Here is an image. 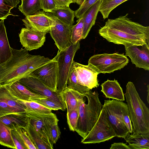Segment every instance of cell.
<instances>
[{"label":"cell","instance_id":"cell-23","mask_svg":"<svg viewBox=\"0 0 149 149\" xmlns=\"http://www.w3.org/2000/svg\"><path fill=\"white\" fill-rule=\"evenodd\" d=\"M26 131L36 149H52L53 146L47 142L30 124L25 127Z\"/></svg>","mask_w":149,"mask_h":149},{"label":"cell","instance_id":"cell-11","mask_svg":"<svg viewBox=\"0 0 149 149\" xmlns=\"http://www.w3.org/2000/svg\"><path fill=\"white\" fill-rule=\"evenodd\" d=\"M32 92L46 97L61 105L65 110L66 106L61 94L53 91L37 78L31 75L18 81Z\"/></svg>","mask_w":149,"mask_h":149},{"label":"cell","instance_id":"cell-12","mask_svg":"<svg viewBox=\"0 0 149 149\" xmlns=\"http://www.w3.org/2000/svg\"><path fill=\"white\" fill-rule=\"evenodd\" d=\"M24 112L28 117L29 123L36 129L47 142L51 145L48 138V133L50 127L59 121L56 114L52 112L43 114Z\"/></svg>","mask_w":149,"mask_h":149},{"label":"cell","instance_id":"cell-29","mask_svg":"<svg viewBox=\"0 0 149 149\" xmlns=\"http://www.w3.org/2000/svg\"><path fill=\"white\" fill-rule=\"evenodd\" d=\"M128 0H102L99 12L104 19L108 18L110 13L121 3Z\"/></svg>","mask_w":149,"mask_h":149},{"label":"cell","instance_id":"cell-19","mask_svg":"<svg viewBox=\"0 0 149 149\" xmlns=\"http://www.w3.org/2000/svg\"><path fill=\"white\" fill-rule=\"evenodd\" d=\"M102 1L97 2L85 12L82 17L84 24L82 39L86 37L92 27L95 25Z\"/></svg>","mask_w":149,"mask_h":149},{"label":"cell","instance_id":"cell-26","mask_svg":"<svg viewBox=\"0 0 149 149\" xmlns=\"http://www.w3.org/2000/svg\"><path fill=\"white\" fill-rule=\"evenodd\" d=\"M0 100L20 111H25L24 106L19 99L11 95L5 86H0Z\"/></svg>","mask_w":149,"mask_h":149},{"label":"cell","instance_id":"cell-7","mask_svg":"<svg viewBox=\"0 0 149 149\" xmlns=\"http://www.w3.org/2000/svg\"><path fill=\"white\" fill-rule=\"evenodd\" d=\"M123 101L113 99L112 100H105L102 107L116 137L125 139L130 134L123 119Z\"/></svg>","mask_w":149,"mask_h":149},{"label":"cell","instance_id":"cell-41","mask_svg":"<svg viewBox=\"0 0 149 149\" xmlns=\"http://www.w3.org/2000/svg\"><path fill=\"white\" fill-rule=\"evenodd\" d=\"M42 9L45 13H50L57 7L54 0H40Z\"/></svg>","mask_w":149,"mask_h":149},{"label":"cell","instance_id":"cell-46","mask_svg":"<svg viewBox=\"0 0 149 149\" xmlns=\"http://www.w3.org/2000/svg\"><path fill=\"white\" fill-rule=\"evenodd\" d=\"M84 0H76V3L80 5L83 3Z\"/></svg>","mask_w":149,"mask_h":149},{"label":"cell","instance_id":"cell-17","mask_svg":"<svg viewBox=\"0 0 149 149\" xmlns=\"http://www.w3.org/2000/svg\"><path fill=\"white\" fill-rule=\"evenodd\" d=\"M5 86L11 95L18 99L34 101L40 98H47L32 92L19 81Z\"/></svg>","mask_w":149,"mask_h":149},{"label":"cell","instance_id":"cell-21","mask_svg":"<svg viewBox=\"0 0 149 149\" xmlns=\"http://www.w3.org/2000/svg\"><path fill=\"white\" fill-rule=\"evenodd\" d=\"M4 20L0 21V64L8 60L12 54L11 47L8 40Z\"/></svg>","mask_w":149,"mask_h":149},{"label":"cell","instance_id":"cell-42","mask_svg":"<svg viewBox=\"0 0 149 149\" xmlns=\"http://www.w3.org/2000/svg\"><path fill=\"white\" fill-rule=\"evenodd\" d=\"M11 132L16 149H27L26 147L19 138L15 130L14 129H12Z\"/></svg>","mask_w":149,"mask_h":149},{"label":"cell","instance_id":"cell-18","mask_svg":"<svg viewBox=\"0 0 149 149\" xmlns=\"http://www.w3.org/2000/svg\"><path fill=\"white\" fill-rule=\"evenodd\" d=\"M101 86V91L106 97L119 101L125 100V95L123 89L117 80L108 79L102 83Z\"/></svg>","mask_w":149,"mask_h":149},{"label":"cell","instance_id":"cell-27","mask_svg":"<svg viewBox=\"0 0 149 149\" xmlns=\"http://www.w3.org/2000/svg\"><path fill=\"white\" fill-rule=\"evenodd\" d=\"M19 10L26 16L34 15L42 9L40 0H21Z\"/></svg>","mask_w":149,"mask_h":149},{"label":"cell","instance_id":"cell-32","mask_svg":"<svg viewBox=\"0 0 149 149\" xmlns=\"http://www.w3.org/2000/svg\"><path fill=\"white\" fill-rule=\"evenodd\" d=\"M19 0H0V19H5L9 15H14L10 10L16 8Z\"/></svg>","mask_w":149,"mask_h":149},{"label":"cell","instance_id":"cell-5","mask_svg":"<svg viewBox=\"0 0 149 149\" xmlns=\"http://www.w3.org/2000/svg\"><path fill=\"white\" fill-rule=\"evenodd\" d=\"M129 59L124 54L115 53L94 55L88 61V65L98 74L110 73L126 65Z\"/></svg>","mask_w":149,"mask_h":149},{"label":"cell","instance_id":"cell-25","mask_svg":"<svg viewBox=\"0 0 149 149\" xmlns=\"http://www.w3.org/2000/svg\"><path fill=\"white\" fill-rule=\"evenodd\" d=\"M124 139L128 143L130 149H149V134H139L133 137L129 135Z\"/></svg>","mask_w":149,"mask_h":149},{"label":"cell","instance_id":"cell-45","mask_svg":"<svg viewBox=\"0 0 149 149\" xmlns=\"http://www.w3.org/2000/svg\"><path fill=\"white\" fill-rule=\"evenodd\" d=\"M147 87L148 89H147V91L148 92V93H147V100L148 103L149 104V85H148Z\"/></svg>","mask_w":149,"mask_h":149},{"label":"cell","instance_id":"cell-16","mask_svg":"<svg viewBox=\"0 0 149 149\" xmlns=\"http://www.w3.org/2000/svg\"><path fill=\"white\" fill-rule=\"evenodd\" d=\"M22 21L26 28L49 33L52 21L46 13L39 10L33 15L27 16Z\"/></svg>","mask_w":149,"mask_h":149},{"label":"cell","instance_id":"cell-35","mask_svg":"<svg viewBox=\"0 0 149 149\" xmlns=\"http://www.w3.org/2000/svg\"><path fill=\"white\" fill-rule=\"evenodd\" d=\"M79 116V107L67 113V122L70 130L75 131Z\"/></svg>","mask_w":149,"mask_h":149},{"label":"cell","instance_id":"cell-34","mask_svg":"<svg viewBox=\"0 0 149 149\" xmlns=\"http://www.w3.org/2000/svg\"><path fill=\"white\" fill-rule=\"evenodd\" d=\"M12 129H14L27 149H36L25 127L15 125Z\"/></svg>","mask_w":149,"mask_h":149},{"label":"cell","instance_id":"cell-22","mask_svg":"<svg viewBox=\"0 0 149 149\" xmlns=\"http://www.w3.org/2000/svg\"><path fill=\"white\" fill-rule=\"evenodd\" d=\"M0 121L12 129L15 125L25 127L29 123L28 117L24 111L19 113L11 114L1 117Z\"/></svg>","mask_w":149,"mask_h":149},{"label":"cell","instance_id":"cell-2","mask_svg":"<svg viewBox=\"0 0 149 149\" xmlns=\"http://www.w3.org/2000/svg\"><path fill=\"white\" fill-rule=\"evenodd\" d=\"M11 57L0 64L1 86L18 81L52 60L43 56L30 54L24 48L16 49L11 48Z\"/></svg>","mask_w":149,"mask_h":149},{"label":"cell","instance_id":"cell-38","mask_svg":"<svg viewBox=\"0 0 149 149\" xmlns=\"http://www.w3.org/2000/svg\"><path fill=\"white\" fill-rule=\"evenodd\" d=\"M60 135L61 132L57 122L52 125L49 130L48 138L52 145L53 146L56 143L60 138Z\"/></svg>","mask_w":149,"mask_h":149},{"label":"cell","instance_id":"cell-20","mask_svg":"<svg viewBox=\"0 0 149 149\" xmlns=\"http://www.w3.org/2000/svg\"><path fill=\"white\" fill-rule=\"evenodd\" d=\"M61 94L65 104L67 113L79 107L81 100L85 96V94L80 93L67 86Z\"/></svg>","mask_w":149,"mask_h":149},{"label":"cell","instance_id":"cell-13","mask_svg":"<svg viewBox=\"0 0 149 149\" xmlns=\"http://www.w3.org/2000/svg\"><path fill=\"white\" fill-rule=\"evenodd\" d=\"M147 43L141 45L125 46V56H129L136 67L149 70V47Z\"/></svg>","mask_w":149,"mask_h":149},{"label":"cell","instance_id":"cell-6","mask_svg":"<svg viewBox=\"0 0 149 149\" xmlns=\"http://www.w3.org/2000/svg\"><path fill=\"white\" fill-rule=\"evenodd\" d=\"M80 41L75 44L71 43L66 49L58 51L54 57L58 65L57 85L58 93L61 94L67 86V82L76 52L80 48Z\"/></svg>","mask_w":149,"mask_h":149},{"label":"cell","instance_id":"cell-8","mask_svg":"<svg viewBox=\"0 0 149 149\" xmlns=\"http://www.w3.org/2000/svg\"><path fill=\"white\" fill-rule=\"evenodd\" d=\"M115 137V132L102 107L97 121L88 134L81 139V142L84 144L99 143Z\"/></svg>","mask_w":149,"mask_h":149},{"label":"cell","instance_id":"cell-3","mask_svg":"<svg viewBox=\"0 0 149 149\" xmlns=\"http://www.w3.org/2000/svg\"><path fill=\"white\" fill-rule=\"evenodd\" d=\"M125 95L133 127V137L149 134V109L141 99L134 84L129 81Z\"/></svg>","mask_w":149,"mask_h":149},{"label":"cell","instance_id":"cell-36","mask_svg":"<svg viewBox=\"0 0 149 149\" xmlns=\"http://www.w3.org/2000/svg\"><path fill=\"white\" fill-rule=\"evenodd\" d=\"M99 0H84L79 8L74 11L75 17L78 19L81 18L85 12Z\"/></svg>","mask_w":149,"mask_h":149},{"label":"cell","instance_id":"cell-9","mask_svg":"<svg viewBox=\"0 0 149 149\" xmlns=\"http://www.w3.org/2000/svg\"><path fill=\"white\" fill-rule=\"evenodd\" d=\"M46 14L52 21L49 33L58 50H62L68 48L71 44L72 26L65 24L50 13Z\"/></svg>","mask_w":149,"mask_h":149},{"label":"cell","instance_id":"cell-4","mask_svg":"<svg viewBox=\"0 0 149 149\" xmlns=\"http://www.w3.org/2000/svg\"><path fill=\"white\" fill-rule=\"evenodd\" d=\"M85 94L79 104L75 130L82 138L88 134L97 121L102 107L97 92L91 91Z\"/></svg>","mask_w":149,"mask_h":149},{"label":"cell","instance_id":"cell-43","mask_svg":"<svg viewBox=\"0 0 149 149\" xmlns=\"http://www.w3.org/2000/svg\"><path fill=\"white\" fill-rule=\"evenodd\" d=\"M110 149H130L128 145L123 142L114 143L111 144Z\"/></svg>","mask_w":149,"mask_h":149},{"label":"cell","instance_id":"cell-48","mask_svg":"<svg viewBox=\"0 0 149 149\" xmlns=\"http://www.w3.org/2000/svg\"><path fill=\"white\" fill-rule=\"evenodd\" d=\"M1 86V84H0V86Z\"/></svg>","mask_w":149,"mask_h":149},{"label":"cell","instance_id":"cell-1","mask_svg":"<svg viewBox=\"0 0 149 149\" xmlns=\"http://www.w3.org/2000/svg\"><path fill=\"white\" fill-rule=\"evenodd\" d=\"M128 15L108 19L99 30L100 35L109 42L124 46L149 45V26L132 21Z\"/></svg>","mask_w":149,"mask_h":149},{"label":"cell","instance_id":"cell-40","mask_svg":"<svg viewBox=\"0 0 149 149\" xmlns=\"http://www.w3.org/2000/svg\"><path fill=\"white\" fill-rule=\"evenodd\" d=\"M122 116L124 122L128 129L129 133L131 134L132 132L133 127L130 118L127 104L124 102L122 107Z\"/></svg>","mask_w":149,"mask_h":149},{"label":"cell","instance_id":"cell-31","mask_svg":"<svg viewBox=\"0 0 149 149\" xmlns=\"http://www.w3.org/2000/svg\"><path fill=\"white\" fill-rule=\"evenodd\" d=\"M67 85H68L67 87L68 88L82 94H85L90 91L78 83L77 79L76 72L73 64L68 80Z\"/></svg>","mask_w":149,"mask_h":149},{"label":"cell","instance_id":"cell-28","mask_svg":"<svg viewBox=\"0 0 149 149\" xmlns=\"http://www.w3.org/2000/svg\"><path fill=\"white\" fill-rule=\"evenodd\" d=\"M12 130L0 121V144L9 148L16 149L12 138Z\"/></svg>","mask_w":149,"mask_h":149},{"label":"cell","instance_id":"cell-24","mask_svg":"<svg viewBox=\"0 0 149 149\" xmlns=\"http://www.w3.org/2000/svg\"><path fill=\"white\" fill-rule=\"evenodd\" d=\"M50 13L68 25L72 26L74 23V11L71 9L69 6L57 7Z\"/></svg>","mask_w":149,"mask_h":149},{"label":"cell","instance_id":"cell-33","mask_svg":"<svg viewBox=\"0 0 149 149\" xmlns=\"http://www.w3.org/2000/svg\"><path fill=\"white\" fill-rule=\"evenodd\" d=\"M77 23L72 25L71 30V43L75 44L82 39L84 24L82 17L77 21Z\"/></svg>","mask_w":149,"mask_h":149},{"label":"cell","instance_id":"cell-37","mask_svg":"<svg viewBox=\"0 0 149 149\" xmlns=\"http://www.w3.org/2000/svg\"><path fill=\"white\" fill-rule=\"evenodd\" d=\"M52 110H65L60 104L47 98H40L34 101Z\"/></svg>","mask_w":149,"mask_h":149},{"label":"cell","instance_id":"cell-39","mask_svg":"<svg viewBox=\"0 0 149 149\" xmlns=\"http://www.w3.org/2000/svg\"><path fill=\"white\" fill-rule=\"evenodd\" d=\"M23 112L20 111L0 100V118L8 115L18 114Z\"/></svg>","mask_w":149,"mask_h":149},{"label":"cell","instance_id":"cell-15","mask_svg":"<svg viewBox=\"0 0 149 149\" xmlns=\"http://www.w3.org/2000/svg\"><path fill=\"white\" fill-rule=\"evenodd\" d=\"M47 33L22 28L19 34L20 42L22 46L28 51L36 49L43 45Z\"/></svg>","mask_w":149,"mask_h":149},{"label":"cell","instance_id":"cell-14","mask_svg":"<svg viewBox=\"0 0 149 149\" xmlns=\"http://www.w3.org/2000/svg\"><path fill=\"white\" fill-rule=\"evenodd\" d=\"M73 65L78 83L89 91L99 85L97 79L98 74L88 65H84L74 61Z\"/></svg>","mask_w":149,"mask_h":149},{"label":"cell","instance_id":"cell-30","mask_svg":"<svg viewBox=\"0 0 149 149\" xmlns=\"http://www.w3.org/2000/svg\"><path fill=\"white\" fill-rule=\"evenodd\" d=\"M19 100L24 106V111L43 114H48L52 112V110L34 101Z\"/></svg>","mask_w":149,"mask_h":149},{"label":"cell","instance_id":"cell-10","mask_svg":"<svg viewBox=\"0 0 149 149\" xmlns=\"http://www.w3.org/2000/svg\"><path fill=\"white\" fill-rule=\"evenodd\" d=\"M58 74V63L54 57L49 62L37 68L29 75L38 79L53 91L58 93L57 88Z\"/></svg>","mask_w":149,"mask_h":149},{"label":"cell","instance_id":"cell-47","mask_svg":"<svg viewBox=\"0 0 149 149\" xmlns=\"http://www.w3.org/2000/svg\"><path fill=\"white\" fill-rule=\"evenodd\" d=\"M72 1H73V3H76V0H72Z\"/></svg>","mask_w":149,"mask_h":149},{"label":"cell","instance_id":"cell-44","mask_svg":"<svg viewBox=\"0 0 149 149\" xmlns=\"http://www.w3.org/2000/svg\"><path fill=\"white\" fill-rule=\"evenodd\" d=\"M57 7L69 6L70 5L73 3L72 0H54Z\"/></svg>","mask_w":149,"mask_h":149}]
</instances>
